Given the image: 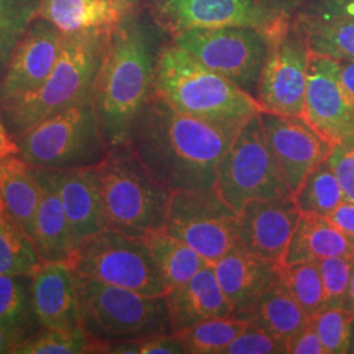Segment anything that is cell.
<instances>
[{
    "mask_svg": "<svg viewBox=\"0 0 354 354\" xmlns=\"http://www.w3.org/2000/svg\"><path fill=\"white\" fill-rule=\"evenodd\" d=\"M89 337L83 328H41L19 344L13 354L88 353Z\"/></svg>",
    "mask_w": 354,
    "mask_h": 354,
    "instance_id": "d590c367",
    "label": "cell"
},
{
    "mask_svg": "<svg viewBox=\"0 0 354 354\" xmlns=\"http://www.w3.org/2000/svg\"><path fill=\"white\" fill-rule=\"evenodd\" d=\"M32 299L41 328H82L75 273L68 263H39L32 274Z\"/></svg>",
    "mask_w": 354,
    "mask_h": 354,
    "instance_id": "ffe728a7",
    "label": "cell"
},
{
    "mask_svg": "<svg viewBox=\"0 0 354 354\" xmlns=\"http://www.w3.org/2000/svg\"><path fill=\"white\" fill-rule=\"evenodd\" d=\"M292 198L302 214L328 216L340 203L346 200L340 180L328 159L311 169Z\"/></svg>",
    "mask_w": 354,
    "mask_h": 354,
    "instance_id": "f1b7e54d",
    "label": "cell"
},
{
    "mask_svg": "<svg viewBox=\"0 0 354 354\" xmlns=\"http://www.w3.org/2000/svg\"><path fill=\"white\" fill-rule=\"evenodd\" d=\"M286 353V342L250 322L248 328L228 345L223 354Z\"/></svg>",
    "mask_w": 354,
    "mask_h": 354,
    "instance_id": "74e56055",
    "label": "cell"
},
{
    "mask_svg": "<svg viewBox=\"0 0 354 354\" xmlns=\"http://www.w3.org/2000/svg\"><path fill=\"white\" fill-rule=\"evenodd\" d=\"M0 324L30 333L41 329L32 299V274H0Z\"/></svg>",
    "mask_w": 354,
    "mask_h": 354,
    "instance_id": "4dcf8cb0",
    "label": "cell"
},
{
    "mask_svg": "<svg viewBox=\"0 0 354 354\" xmlns=\"http://www.w3.org/2000/svg\"><path fill=\"white\" fill-rule=\"evenodd\" d=\"M329 162L340 180L346 198L354 203V129L333 146Z\"/></svg>",
    "mask_w": 354,
    "mask_h": 354,
    "instance_id": "f35d334b",
    "label": "cell"
},
{
    "mask_svg": "<svg viewBox=\"0 0 354 354\" xmlns=\"http://www.w3.org/2000/svg\"><path fill=\"white\" fill-rule=\"evenodd\" d=\"M80 327L95 342L174 333L165 295H145L75 274Z\"/></svg>",
    "mask_w": 354,
    "mask_h": 354,
    "instance_id": "8992f818",
    "label": "cell"
},
{
    "mask_svg": "<svg viewBox=\"0 0 354 354\" xmlns=\"http://www.w3.org/2000/svg\"><path fill=\"white\" fill-rule=\"evenodd\" d=\"M17 153H19L17 143L13 140L12 136L8 133L0 114V158L8 156V155H17Z\"/></svg>",
    "mask_w": 354,
    "mask_h": 354,
    "instance_id": "bcb514c9",
    "label": "cell"
},
{
    "mask_svg": "<svg viewBox=\"0 0 354 354\" xmlns=\"http://www.w3.org/2000/svg\"><path fill=\"white\" fill-rule=\"evenodd\" d=\"M250 326L243 317H218L207 319L176 333L188 354H223V351Z\"/></svg>",
    "mask_w": 354,
    "mask_h": 354,
    "instance_id": "f546056e",
    "label": "cell"
},
{
    "mask_svg": "<svg viewBox=\"0 0 354 354\" xmlns=\"http://www.w3.org/2000/svg\"><path fill=\"white\" fill-rule=\"evenodd\" d=\"M172 44L256 95L268 53L266 30L243 26L185 29L175 32Z\"/></svg>",
    "mask_w": 354,
    "mask_h": 354,
    "instance_id": "8fae6325",
    "label": "cell"
},
{
    "mask_svg": "<svg viewBox=\"0 0 354 354\" xmlns=\"http://www.w3.org/2000/svg\"><path fill=\"white\" fill-rule=\"evenodd\" d=\"M106 226L134 238L165 230L174 194L125 140L96 165Z\"/></svg>",
    "mask_w": 354,
    "mask_h": 354,
    "instance_id": "277c9868",
    "label": "cell"
},
{
    "mask_svg": "<svg viewBox=\"0 0 354 354\" xmlns=\"http://www.w3.org/2000/svg\"><path fill=\"white\" fill-rule=\"evenodd\" d=\"M158 8L175 32L226 26L266 30L283 17L266 0H159Z\"/></svg>",
    "mask_w": 354,
    "mask_h": 354,
    "instance_id": "e0dca14e",
    "label": "cell"
},
{
    "mask_svg": "<svg viewBox=\"0 0 354 354\" xmlns=\"http://www.w3.org/2000/svg\"><path fill=\"white\" fill-rule=\"evenodd\" d=\"M155 42L151 28L136 10L109 32L92 104L111 147L127 140L133 122L155 93Z\"/></svg>",
    "mask_w": 354,
    "mask_h": 354,
    "instance_id": "7a4b0ae2",
    "label": "cell"
},
{
    "mask_svg": "<svg viewBox=\"0 0 354 354\" xmlns=\"http://www.w3.org/2000/svg\"><path fill=\"white\" fill-rule=\"evenodd\" d=\"M29 330L0 324V354H13L19 344L32 336Z\"/></svg>",
    "mask_w": 354,
    "mask_h": 354,
    "instance_id": "ee69618b",
    "label": "cell"
},
{
    "mask_svg": "<svg viewBox=\"0 0 354 354\" xmlns=\"http://www.w3.org/2000/svg\"><path fill=\"white\" fill-rule=\"evenodd\" d=\"M304 120L332 147L353 130L354 108L342 88L339 61L311 53Z\"/></svg>",
    "mask_w": 354,
    "mask_h": 354,
    "instance_id": "5bb4252c",
    "label": "cell"
},
{
    "mask_svg": "<svg viewBox=\"0 0 354 354\" xmlns=\"http://www.w3.org/2000/svg\"><path fill=\"white\" fill-rule=\"evenodd\" d=\"M260 113L245 121L216 169L215 190L238 213L252 200L292 196L266 142Z\"/></svg>",
    "mask_w": 354,
    "mask_h": 354,
    "instance_id": "ba28073f",
    "label": "cell"
},
{
    "mask_svg": "<svg viewBox=\"0 0 354 354\" xmlns=\"http://www.w3.org/2000/svg\"><path fill=\"white\" fill-rule=\"evenodd\" d=\"M352 314H354V261L352 266V273H351V281H349V288L346 292V299H345V306Z\"/></svg>",
    "mask_w": 354,
    "mask_h": 354,
    "instance_id": "c3c4849f",
    "label": "cell"
},
{
    "mask_svg": "<svg viewBox=\"0 0 354 354\" xmlns=\"http://www.w3.org/2000/svg\"><path fill=\"white\" fill-rule=\"evenodd\" d=\"M39 266L33 241L0 203V274H33Z\"/></svg>",
    "mask_w": 354,
    "mask_h": 354,
    "instance_id": "1f68e13d",
    "label": "cell"
},
{
    "mask_svg": "<svg viewBox=\"0 0 354 354\" xmlns=\"http://www.w3.org/2000/svg\"><path fill=\"white\" fill-rule=\"evenodd\" d=\"M294 13L354 21V0H306Z\"/></svg>",
    "mask_w": 354,
    "mask_h": 354,
    "instance_id": "ab89813d",
    "label": "cell"
},
{
    "mask_svg": "<svg viewBox=\"0 0 354 354\" xmlns=\"http://www.w3.org/2000/svg\"><path fill=\"white\" fill-rule=\"evenodd\" d=\"M165 231L214 264L236 247L238 212L215 188L175 190Z\"/></svg>",
    "mask_w": 354,
    "mask_h": 354,
    "instance_id": "7c38bea8",
    "label": "cell"
},
{
    "mask_svg": "<svg viewBox=\"0 0 354 354\" xmlns=\"http://www.w3.org/2000/svg\"><path fill=\"white\" fill-rule=\"evenodd\" d=\"M41 193V184L32 165L19 155L0 158V203L30 239Z\"/></svg>",
    "mask_w": 354,
    "mask_h": 354,
    "instance_id": "cb8c5ba5",
    "label": "cell"
},
{
    "mask_svg": "<svg viewBox=\"0 0 354 354\" xmlns=\"http://www.w3.org/2000/svg\"><path fill=\"white\" fill-rule=\"evenodd\" d=\"M109 32L64 35L61 55L49 76L37 88L0 105L3 122L13 140L45 118L92 102Z\"/></svg>",
    "mask_w": 354,
    "mask_h": 354,
    "instance_id": "3957f363",
    "label": "cell"
},
{
    "mask_svg": "<svg viewBox=\"0 0 354 354\" xmlns=\"http://www.w3.org/2000/svg\"><path fill=\"white\" fill-rule=\"evenodd\" d=\"M15 140L21 159L46 169L95 167L111 150L92 102L45 118Z\"/></svg>",
    "mask_w": 354,
    "mask_h": 354,
    "instance_id": "52a82bcc",
    "label": "cell"
},
{
    "mask_svg": "<svg viewBox=\"0 0 354 354\" xmlns=\"http://www.w3.org/2000/svg\"><path fill=\"white\" fill-rule=\"evenodd\" d=\"M351 353H354V326H353V336H352V349Z\"/></svg>",
    "mask_w": 354,
    "mask_h": 354,
    "instance_id": "681fc988",
    "label": "cell"
},
{
    "mask_svg": "<svg viewBox=\"0 0 354 354\" xmlns=\"http://www.w3.org/2000/svg\"><path fill=\"white\" fill-rule=\"evenodd\" d=\"M295 26L311 53L335 61H354V21L294 13Z\"/></svg>",
    "mask_w": 354,
    "mask_h": 354,
    "instance_id": "83f0119b",
    "label": "cell"
},
{
    "mask_svg": "<svg viewBox=\"0 0 354 354\" xmlns=\"http://www.w3.org/2000/svg\"><path fill=\"white\" fill-rule=\"evenodd\" d=\"M33 169L42 189L32 235L38 260L39 263H70L75 252V244L64 205L45 171L37 167Z\"/></svg>",
    "mask_w": 354,
    "mask_h": 354,
    "instance_id": "603a6c76",
    "label": "cell"
},
{
    "mask_svg": "<svg viewBox=\"0 0 354 354\" xmlns=\"http://www.w3.org/2000/svg\"><path fill=\"white\" fill-rule=\"evenodd\" d=\"M270 10L279 16H291L306 0H266Z\"/></svg>",
    "mask_w": 354,
    "mask_h": 354,
    "instance_id": "7dc6e473",
    "label": "cell"
},
{
    "mask_svg": "<svg viewBox=\"0 0 354 354\" xmlns=\"http://www.w3.org/2000/svg\"><path fill=\"white\" fill-rule=\"evenodd\" d=\"M260 120L269 149L294 193L311 169L328 159L333 147L304 118L263 111Z\"/></svg>",
    "mask_w": 354,
    "mask_h": 354,
    "instance_id": "2e32d148",
    "label": "cell"
},
{
    "mask_svg": "<svg viewBox=\"0 0 354 354\" xmlns=\"http://www.w3.org/2000/svg\"><path fill=\"white\" fill-rule=\"evenodd\" d=\"M279 276L308 317L324 307V290L317 261L279 266Z\"/></svg>",
    "mask_w": 354,
    "mask_h": 354,
    "instance_id": "d6a6232c",
    "label": "cell"
},
{
    "mask_svg": "<svg viewBox=\"0 0 354 354\" xmlns=\"http://www.w3.org/2000/svg\"><path fill=\"white\" fill-rule=\"evenodd\" d=\"M213 268L232 306L231 315L243 319H247L263 294L279 279V266L239 247L225 253Z\"/></svg>",
    "mask_w": 354,
    "mask_h": 354,
    "instance_id": "d6986e66",
    "label": "cell"
},
{
    "mask_svg": "<svg viewBox=\"0 0 354 354\" xmlns=\"http://www.w3.org/2000/svg\"><path fill=\"white\" fill-rule=\"evenodd\" d=\"M328 354L351 353L354 314L346 307H323L310 317Z\"/></svg>",
    "mask_w": 354,
    "mask_h": 354,
    "instance_id": "e575fe53",
    "label": "cell"
},
{
    "mask_svg": "<svg viewBox=\"0 0 354 354\" xmlns=\"http://www.w3.org/2000/svg\"><path fill=\"white\" fill-rule=\"evenodd\" d=\"M354 256H333L317 261L323 290L324 307H344L349 288Z\"/></svg>",
    "mask_w": 354,
    "mask_h": 354,
    "instance_id": "8d00e7d4",
    "label": "cell"
},
{
    "mask_svg": "<svg viewBox=\"0 0 354 354\" xmlns=\"http://www.w3.org/2000/svg\"><path fill=\"white\" fill-rule=\"evenodd\" d=\"M64 33L36 17L16 44L0 76V105L16 100L49 76L64 48Z\"/></svg>",
    "mask_w": 354,
    "mask_h": 354,
    "instance_id": "4fadbf2b",
    "label": "cell"
},
{
    "mask_svg": "<svg viewBox=\"0 0 354 354\" xmlns=\"http://www.w3.org/2000/svg\"><path fill=\"white\" fill-rule=\"evenodd\" d=\"M165 299L174 333L207 319L232 314V306L218 282L213 266L203 268L187 282L169 289Z\"/></svg>",
    "mask_w": 354,
    "mask_h": 354,
    "instance_id": "44dd1931",
    "label": "cell"
},
{
    "mask_svg": "<svg viewBox=\"0 0 354 354\" xmlns=\"http://www.w3.org/2000/svg\"><path fill=\"white\" fill-rule=\"evenodd\" d=\"M137 0H39L37 17L64 35L109 32L136 10Z\"/></svg>",
    "mask_w": 354,
    "mask_h": 354,
    "instance_id": "7402d4cb",
    "label": "cell"
},
{
    "mask_svg": "<svg viewBox=\"0 0 354 354\" xmlns=\"http://www.w3.org/2000/svg\"><path fill=\"white\" fill-rule=\"evenodd\" d=\"M340 67V80L348 100L354 108V61H342Z\"/></svg>",
    "mask_w": 354,
    "mask_h": 354,
    "instance_id": "f6af8a7d",
    "label": "cell"
},
{
    "mask_svg": "<svg viewBox=\"0 0 354 354\" xmlns=\"http://www.w3.org/2000/svg\"><path fill=\"white\" fill-rule=\"evenodd\" d=\"M301 215L292 196L248 201L238 213L236 247L282 266Z\"/></svg>",
    "mask_w": 354,
    "mask_h": 354,
    "instance_id": "9a60e30c",
    "label": "cell"
},
{
    "mask_svg": "<svg viewBox=\"0 0 354 354\" xmlns=\"http://www.w3.org/2000/svg\"><path fill=\"white\" fill-rule=\"evenodd\" d=\"M184 353V345L176 333L155 335L137 340V354Z\"/></svg>",
    "mask_w": 354,
    "mask_h": 354,
    "instance_id": "60d3db41",
    "label": "cell"
},
{
    "mask_svg": "<svg viewBox=\"0 0 354 354\" xmlns=\"http://www.w3.org/2000/svg\"><path fill=\"white\" fill-rule=\"evenodd\" d=\"M333 256H354V238L335 226L328 216L302 214L291 236L285 263L319 261Z\"/></svg>",
    "mask_w": 354,
    "mask_h": 354,
    "instance_id": "d4e9b609",
    "label": "cell"
},
{
    "mask_svg": "<svg viewBox=\"0 0 354 354\" xmlns=\"http://www.w3.org/2000/svg\"><path fill=\"white\" fill-rule=\"evenodd\" d=\"M155 93L178 112L210 120L244 121L263 112L251 93L174 44L159 51Z\"/></svg>",
    "mask_w": 354,
    "mask_h": 354,
    "instance_id": "5b68a950",
    "label": "cell"
},
{
    "mask_svg": "<svg viewBox=\"0 0 354 354\" xmlns=\"http://www.w3.org/2000/svg\"><path fill=\"white\" fill-rule=\"evenodd\" d=\"M286 354H328L311 323L286 340Z\"/></svg>",
    "mask_w": 354,
    "mask_h": 354,
    "instance_id": "b9f144b4",
    "label": "cell"
},
{
    "mask_svg": "<svg viewBox=\"0 0 354 354\" xmlns=\"http://www.w3.org/2000/svg\"><path fill=\"white\" fill-rule=\"evenodd\" d=\"M42 169L62 201L75 250L82 241L108 227L96 165Z\"/></svg>",
    "mask_w": 354,
    "mask_h": 354,
    "instance_id": "ac0fdd59",
    "label": "cell"
},
{
    "mask_svg": "<svg viewBox=\"0 0 354 354\" xmlns=\"http://www.w3.org/2000/svg\"><path fill=\"white\" fill-rule=\"evenodd\" d=\"M39 0H0V73L28 26L37 17Z\"/></svg>",
    "mask_w": 354,
    "mask_h": 354,
    "instance_id": "836d02e7",
    "label": "cell"
},
{
    "mask_svg": "<svg viewBox=\"0 0 354 354\" xmlns=\"http://www.w3.org/2000/svg\"><path fill=\"white\" fill-rule=\"evenodd\" d=\"M328 219L345 234L354 238V203L351 200H345L340 203L330 214Z\"/></svg>",
    "mask_w": 354,
    "mask_h": 354,
    "instance_id": "7bdbcfd3",
    "label": "cell"
},
{
    "mask_svg": "<svg viewBox=\"0 0 354 354\" xmlns=\"http://www.w3.org/2000/svg\"><path fill=\"white\" fill-rule=\"evenodd\" d=\"M145 239L168 290L187 282L203 268L213 266L187 243L167 234L165 230L152 232Z\"/></svg>",
    "mask_w": 354,
    "mask_h": 354,
    "instance_id": "4316f807",
    "label": "cell"
},
{
    "mask_svg": "<svg viewBox=\"0 0 354 354\" xmlns=\"http://www.w3.org/2000/svg\"><path fill=\"white\" fill-rule=\"evenodd\" d=\"M268 53L256 89L264 112L304 118L311 50L290 16L266 29Z\"/></svg>",
    "mask_w": 354,
    "mask_h": 354,
    "instance_id": "30bf717a",
    "label": "cell"
},
{
    "mask_svg": "<svg viewBox=\"0 0 354 354\" xmlns=\"http://www.w3.org/2000/svg\"><path fill=\"white\" fill-rule=\"evenodd\" d=\"M247 320L285 342L310 324V317L279 279L263 294Z\"/></svg>",
    "mask_w": 354,
    "mask_h": 354,
    "instance_id": "484cf974",
    "label": "cell"
},
{
    "mask_svg": "<svg viewBox=\"0 0 354 354\" xmlns=\"http://www.w3.org/2000/svg\"><path fill=\"white\" fill-rule=\"evenodd\" d=\"M68 264L77 276L145 295H165L168 291L146 239L113 228H104L82 241Z\"/></svg>",
    "mask_w": 354,
    "mask_h": 354,
    "instance_id": "9c48e42d",
    "label": "cell"
},
{
    "mask_svg": "<svg viewBox=\"0 0 354 354\" xmlns=\"http://www.w3.org/2000/svg\"><path fill=\"white\" fill-rule=\"evenodd\" d=\"M247 120H210L178 112L153 93L127 140L171 189L214 188L216 169Z\"/></svg>",
    "mask_w": 354,
    "mask_h": 354,
    "instance_id": "6da1fadb",
    "label": "cell"
}]
</instances>
